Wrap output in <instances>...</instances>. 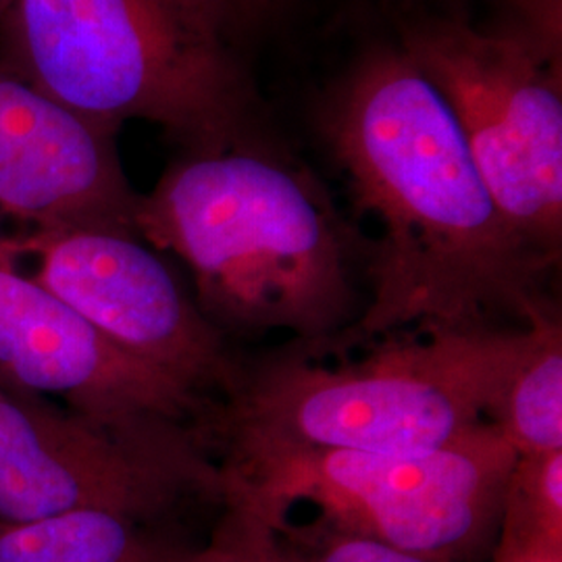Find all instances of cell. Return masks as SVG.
I'll return each instance as SVG.
<instances>
[{"label": "cell", "mask_w": 562, "mask_h": 562, "mask_svg": "<svg viewBox=\"0 0 562 562\" xmlns=\"http://www.w3.org/2000/svg\"><path fill=\"white\" fill-rule=\"evenodd\" d=\"M276 525L296 562H434L385 543L327 529L319 522L308 527H294L288 521Z\"/></svg>", "instance_id": "9a60e30c"}, {"label": "cell", "mask_w": 562, "mask_h": 562, "mask_svg": "<svg viewBox=\"0 0 562 562\" xmlns=\"http://www.w3.org/2000/svg\"><path fill=\"white\" fill-rule=\"evenodd\" d=\"M202 11L215 21L225 36L241 21L252 20L271 0H194Z\"/></svg>", "instance_id": "e0dca14e"}, {"label": "cell", "mask_w": 562, "mask_h": 562, "mask_svg": "<svg viewBox=\"0 0 562 562\" xmlns=\"http://www.w3.org/2000/svg\"><path fill=\"white\" fill-rule=\"evenodd\" d=\"M217 542H199L178 521H144L78 510L38 521H0V562H213Z\"/></svg>", "instance_id": "8fae6325"}, {"label": "cell", "mask_w": 562, "mask_h": 562, "mask_svg": "<svg viewBox=\"0 0 562 562\" xmlns=\"http://www.w3.org/2000/svg\"><path fill=\"white\" fill-rule=\"evenodd\" d=\"M531 341L527 327L431 331L380 340L357 361L285 352L241 362L220 404L217 457L262 450L427 452L487 423Z\"/></svg>", "instance_id": "3957f363"}, {"label": "cell", "mask_w": 562, "mask_h": 562, "mask_svg": "<svg viewBox=\"0 0 562 562\" xmlns=\"http://www.w3.org/2000/svg\"><path fill=\"white\" fill-rule=\"evenodd\" d=\"M515 7L517 23L513 30L536 42L552 59L561 60V0H515Z\"/></svg>", "instance_id": "2e32d148"}, {"label": "cell", "mask_w": 562, "mask_h": 562, "mask_svg": "<svg viewBox=\"0 0 562 562\" xmlns=\"http://www.w3.org/2000/svg\"><path fill=\"white\" fill-rule=\"evenodd\" d=\"M213 538L217 542L213 562H296L276 522L234 487H225Z\"/></svg>", "instance_id": "5bb4252c"}, {"label": "cell", "mask_w": 562, "mask_h": 562, "mask_svg": "<svg viewBox=\"0 0 562 562\" xmlns=\"http://www.w3.org/2000/svg\"><path fill=\"white\" fill-rule=\"evenodd\" d=\"M325 136L352 196L382 227L361 322L338 352L417 325L423 334L527 327L552 271L504 222L442 92L402 48L341 83Z\"/></svg>", "instance_id": "6da1fadb"}, {"label": "cell", "mask_w": 562, "mask_h": 562, "mask_svg": "<svg viewBox=\"0 0 562 562\" xmlns=\"http://www.w3.org/2000/svg\"><path fill=\"white\" fill-rule=\"evenodd\" d=\"M134 229L192 273L194 301L225 338L283 331L313 357L338 352L367 299L322 186L244 140L183 153L140 194Z\"/></svg>", "instance_id": "7a4b0ae2"}, {"label": "cell", "mask_w": 562, "mask_h": 562, "mask_svg": "<svg viewBox=\"0 0 562 562\" xmlns=\"http://www.w3.org/2000/svg\"><path fill=\"white\" fill-rule=\"evenodd\" d=\"M531 325V341L487 423L517 457L562 450V323L554 306Z\"/></svg>", "instance_id": "7c38bea8"}, {"label": "cell", "mask_w": 562, "mask_h": 562, "mask_svg": "<svg viewBox=\"0 0 562 562\" xmlns=\"http://www.w3.org/2000/svg\"><path fill=\"white\" fill-rule=\"evenodd\" d=\"M0 385H2V382H0Z\"/></svg>", "instance_id": "ffe728a7"}, {"label": "cell", "mask_w": 562, "mask_h": 562, "mask_svg": "<svg viewBox=\"0 0 562 562\" xmlns=\"http://www.w3.org/2000/svg\"><path fill=\"white\" fill-rule=\"evenodd\" d=\"M11 241L36 259L34 280L136 361L215 404L236 390L244 361L134 229L63 227Z\"/></svg>", "instance_id": "ba28073f"}, {"label": "cell", "mask_w": 562, "mask_h": 562, "mask_svg": "<svg viewBox=\"0 0 562 562\" xmlns=\"http://www.w3.org/2000/svg\"><path fill=\"white\" fill-rule=\"evenodd\" d=\"M13 2H15V0H0V20H2V15L11 9Z\"/></svg>", "instance_id": "d6986e66"}, {"label": "cell", "mask_w": 562, "mask_h": 562, "mask_svg": "<svg viewBox=\"0 0 562 562\" xmlns=\"http://www.w3.org/2000/svg\"><path fill=\"white\" fill-rule=\"evenodd\" d=\"M496 540L562 550V450L517 459Z\"/></svg>", "instance_id": "4fadbf2b"}, {"label": "cell", "mask_w": 562, "mask_h": 562, "mask_svg": "<svg viewBox=\"0 0 562 562\" xmlns=\"http://www.w3.org/2000/svg\"><path fill=\"white\" fill-rule=\"evenodd\" d=\"M225 38L194 0H15L0 76L106 130L148 121L204 153L241 140L246 94Z\"/></svg>", "instance_id": "277c9868"}, {"label": "cell", "mask_w": 562, "mask_h": 562, "mask_svg": "<svg viewBox=\"0 0 562 562\" xmlns=\"http://www.w3.org/2000/svg\"><path fill=\"white\" fill-rule=\"evenodd\" d=\"M0 232V382L53 394L121 429H196L215 442L220 404L136 361L25 276Z\"/></svg>", "instance_id": "9c48e42d"}, {"label": "cell", "mask_w": 562, "mask_h": 562, "mask_svg": "<svg viewBox=\"0 0 562 562\" xmlns=\"http://www.w3.org/2000/svg\"><path fill=\"white\" fill-rule=\"evenodd\" d=\"M517 452L482 423L427 452L262 450L222 457L225 485L267 517L296 504L327 529L434 562H490Z\"/></svg>", "instance_id": "5b68a950"}, {"label": "cell", "mask_w": 562, "mask_h": 562, "mask_svg": "<svg viewBox=\"0 0 562 562\" xmlns=\"http://www.w3.org/2000/svg\"><path fill=\"white\" fill-rule=\"evenodd\" d=\"M138 199L121 165L117 132L0 76V217L25 232L134 229Z\"/></svg>", "instance_id": "30bf717a"}, {"label": "cell", "mask_w": 562, "mask_h": 562, "mask_svg": "<svg viewBox=\"0 0 562 562\" xmlns=\"http://www.w3.org/2000/svg\"><path fill=\"white\" fill-rule=\"evenodd\" d=\"M225 473L196 429H121L0 385V521L104 510L178 521L223 504Z\"/></svg>", "instance_id": "52a82bcc"}, {"label": "cell", "mask_w": 562, "mask_h": 562, "mask_svg": "<svg viewBox=\"0 0 562 562\" xmlns=\"http://www.w3.org/2000/svg\"><path fill=\"white\" fill-rule=\"evenodd\" d=\"M490 562H562V550L536 543L496 540Z\"/></svg>", "instance_id": "ac0fdd59"}, {"label": "cell", "mask_w": 562, "mask_h": 562, "mask_svg": "<svg viewBox=\"0 0 562 562\" xmlns=\"http://www.w3.org/2000/svg\"><path fill=\"white\" fill-rule=\"evenodd\" d=\"M402 50L450 104L483 183L517 238L552 269L562 246L561 60L513 27L427 21Z\"/></svg>", "instance_id": "8992f818"}]
</instances>
